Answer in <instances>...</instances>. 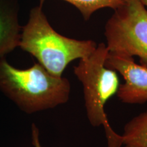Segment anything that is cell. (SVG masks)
I'll use <instances>...</instances> for the list:
<instances>
[{
  "instance_id": "cell-1",
  "label": "cell",
  "mask_w": 147,
  "mask_h": 147,
  "mask_svg": "<svg viewBox=\"0 0 147 147\" xmlns=\"http://www.w3.org/2000/svg\"><path fill=\"white\" fill-rule=\"evenodd\" d=\"M0 91L20 109L32 114L53 108L68 101V79L49 73L39 63L20 69L0 59Z\"/></svg>"
},
{
  "instance_id": "cell-2",
  "label": "cell",
  "mask_w": 147,
  "mask_h": 147,
  "mask_svg": "<svg viewBox=\"0 0 147 147\" xmlns=\"http://www.w3.org/2000/svg\"><path fill=\"white\" fill-rule=\"evenodd\" d=\"M38 5L30 10L28 21L22 27L19 47L38 60L51 74L62 76L73 61L89 56L96 49V42L67 38L57 32Z\"/></svg>"
},
{
  "instance_id": "cell-3",
  "label": "cell",
  "mask_w": 147,
  "mask_h": 147,
  "mask_svg": "<svg viewBox=\"0 0 147 147\" xmlns=\"http://www.w3.org/2000/svg\"><path fill=\"white\" fill-rule=\"evenodd\" d=\"M108 52L105 44L100 43L89 56L79 60L74 67V73L83 88L89 123L95 127H103L108 147H121L122 136L113 129L105 112L106 104L117 94L120 85L117 71L105 65Z\"/></svg>"
},
{
  "instance_id": "cell-4",
  "label": "cell",
  "mask_w": 147,
  "mask_h": 147,
  "mask_svg": "<svg viewBox=\"0 0 147 147\" xmlns=\"http://www.w3.org/2000/svg\"><path fill=\"white\" fill-rule=\"evenodd\" d=\"M108 51L139 57L147 67V9L140 0H125L105 25Z\"/></svg>"
},
{
  "instance_id": "cell-5",
  "label": "cell",
  "mask_w": 147,
  "mask_h": 147,
  "mask_svg": "<svg viewBox=\"0 0 147 147\" xmlns=\"http://www.w3.org/2000/svg\"><path fill=\"white\" fill-rule=\"evenodd\" d=\"M105 65L122 75L125 80L119 85L117 95L119 100L129 104L147 102V67L137 64L132 57L108 52Z\"/></svg>"
},
{
  "instance_id": "cell-6",
  "label": "cell",
  "mask_w": 147,
  "mask_h": 147,
  "mask_svg": "<svg viewBox=\"0 0 147 147\" xmlns=\"http://www.w3.org/2000/svg\"><path fill=\"white\" fill-rule=\"evenodd\" d=\"M18 0H0V59L19 47L22 27Z\"/></svg>"
},
{
  "instance_id": "cell-7",
  "label": "cell",
  "mask_w": 147,
  "mask_h": 147,
  "mask_svg": "<svg viewBox=\"0 0 147 147\" xmlns=\"http://www.w3.org/2000/svg\"><path fill=\"white\" fill-rule=\"evenodd\" d=\"M121 136L123 147H147V109L129 121Z\"/></svg>"
},
{
  "instance_id": "cell-8",
  "label": "cell",
  "mask_w": 147,
  "mask_h": 147,
  "mask_svg": "<svg viewBox=\"0 0 147 147\" xmlns=\"http://www.w3.org/2000/svg\"><path fill=\"white\" fill-rule=\"evenodd\" d=\"M78 9L85 20H89L94 12L102 8H109L116 10L123 4L125 0H63ZM46 0H40L43 5Z\"/></svg>"
},
{
  "instance_id": "cell-9",
  "label": "cell",
  "mask_w": 147,
  "mask_h": 147,
  "mask_svg": "<svg viewBox=\"0 0 147 147\" xmlns=\"http://www.w3.org/2000/svg\"><path fill=\"white\" fill-rule=\"evenodd\" d=\"M32 144L34 147H42L40 142V132L38 128L34 123L32 126Z\"/></svg>"
},
{
  "instance_id": "cell-10",
  "label": "cell",
  "mask_w": 147,
  "mask_h": 147,
  "mask_svg": "<svg viewBox=\"0 0 147 147\" xmlns=\"http://www.w3.org/2000/svg\"><path fill=\"white\" fill-rule=\"evenodd\" d=\"M140 2L144 5L145 8L147 9V0H140Z\"/></svg>"
}]
</instances>
